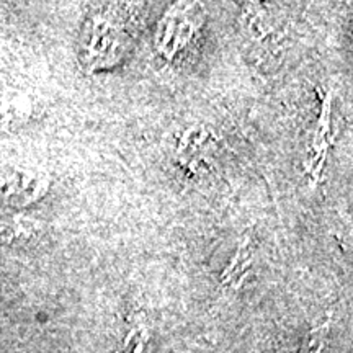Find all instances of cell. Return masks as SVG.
<instances>
[{
    "mask_svg": "<svg viewBox=\"0 0 353 353\" xmlns=\"http://www.w3.org/2000/svg\"><path fill=\"white\" fill-rule=\"evenodd\" d=\"M130 44L126 23L118 8H103L88 17L81 37V61L88 69L114 65Z\"/></svg>",
    "mask_w": 353,
    "mask_h": 353,
    "instance_id": "obj_1",
    "label": "cell"
},
{
    "mask_svg": "<svg viewBox=\"0 0 353 353\" xmlns=\"http://www.w3.org/2000/svg\"><path fill=\"white\" fill-rule=\"evenodd\" d=\"M172 7L169 12L162 17L157 30V44L162 54L172 59L180 51H183L185 44L192 43L195 37L198 25L193 21L190 6Z\"/></svg>",
    "mask_w": 353,
    "mask_h": 353,
    "instance_id": "obj_2",
    "label": "cell"
},
{
    "mask_svg": "<svg viewBox=\"0 0 353 353\" xmlns=\"http://www.w3.org/2000/svg\"><path fill=\"white\" fill-rule=\"evenodd\" d=\"M123 353H151V337L144 325L136 324L126 335Z\"/></svg>",
    "mask_w": 353,
    "mask_h": 353,
    "instance_id": "obj_3",
    "label": "cell"
},
{
    "mask_svg": "<svg viewBox=\"0 0 353 353\" xmlns=\"http://www.w3.org/2000/svg\"><path fill=\"white\" fill-rule=\"evenodd\" d=\"M327 352V325L319 327L309 332L304 342L301 353H325Z\"/></svg>",
    "mask_w": 353,
    "mask_h": 353,
    "instance_id": "obj_4",
    "label": "cell"
}]
</instances>
